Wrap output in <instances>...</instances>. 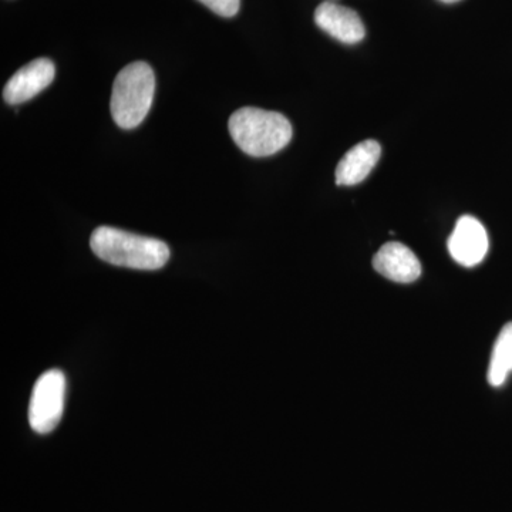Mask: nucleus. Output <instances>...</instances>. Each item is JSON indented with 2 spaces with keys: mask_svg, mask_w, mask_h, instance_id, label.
I'll return each mask as SVG.
<instances>
[{
  "mask_svg": "<svg viewBox=\"0 0 512 512\" xmlns=\"http://www.w3.org/2000/svg\"><path fill=\"white\" fill-rule=\"evenodd\" d=\"M66 376L53 369L43 373L33 387L29 404L30 427L39 434L52 433L63 416Z\"/></svg>",
  "mask_w": 512,
  "mask_h": 512,
  "instance_id": "4",
  "label": "nucleus"
},
{
  "mask_svg": "<svg viewBox=\"0 0 512 512\" xmlns=\"http://www.w3.org/2000/svg\"><path fill=\"white\" fill-rule=\"evenodd\" d=\"M55 64L49 59H36L18 70L3 90V97L9 104L25 103L42 93L55 79Z\"/></svg>",
  "mask_w": 512,
  "mask_h": 512,
  "instance_id": "6",
  "label": "nucleus"
},
{
  "mask_svg": "<svg viewBox=\"0 0 512 512\" xmlns=\"http://www.w3.org/2000/svg\"><path fill=\"white\" fill-rule=\"evenodd\" d=\"M440 2H443V3H457V2H460V0H440Z\"/></svg>",
  "mask_w": 512,
  "mask_h": 512,
  "instance_id": "12",
  "label": "nucleus"
},
{
  "mask_svg": "<svg viewBox=\"0 0 512 512\" xmlns=\"http://www.w3.org/2000/svg\"><path fill=\"white\" fill-rule=\"evenodd\" d=\"M487 229L477 218L464 215L457 221L453 234L448 238V252L457 264L473 268L484 261L488 254Z\"/></svg>",
  "mask_w": 512,
  "mask_h": 512,
  "instance_id": "5",
  "label": "nucleus"
},
{
  "mask_svg": "<svg viewBox=\"0 0 512 512\" xmlns=\"http://www.w3.org/2000/svg\"><path fill=\"white\" fill-rule=\"evenodd\" d=\"M373 266L380 275L399 284H412L421 275L419 258L400 242H389L377 251Z\"/></svg>",
  "mask_w": 512,
  "mask_h": 512,
  "instance_id": "8",
  "label": "nucleus"
},
{
  "mask_svg": "<svg viewBox=\"0 0 512 512\" xmlns=\"http://www.w3.org/2000/svg\"><path fill=\"white\" fill-rule=\"evenodd\" d=\"M90 247L104 262L140 271H157L170 259V248L160 239L113 227L97 228L90 238Z\"/></svg>",
  "mask_w": 512,
  "mask_h": 512,
  "instance_id": "1",
  "label": "nucleus"
},
{
  "mask_svg": "<svg viewBox=\"0 0 512 512\" xmlns=\"http://www.w3.org/2000/svg\"><path fill=\"white\" fill-rule=\"evenodd\" d=\"M208 9L222 18H232L237 15L241 0H200Z\"/></svg>",
  "mask_w": 512,
  "mask_h": 512,
  "instance_id": "11",
  "label": "nucleus"
},
{
  "mask_svg": "<svg viewBox=\"0 0 512 512\" xmlns=\"http://www.w3.org/2000/svg\"><path fill=\"white\" fill-rule=\"evenodd\" d=\"M382 147L375 140H366L350 148L336 167V184L356 185L365 181L379 163Z\"/></svg>",
  "mask_w": 512,
  "mask_h": 512,
  "instance_id": "9",
  "label": "nucleus"
},
{
  "mask_svg": "<svg viewBox=\"0 0 512 512\" xmlns=\"http://www.w3.org/2000/svg\"><path fill=\"white\" fill-rule=\"evenodd\" d=\"M512 373V322L507 323L495 340L491 355L488 382L493 387L503 386Z\"/></svg>",
  "mask_w": 512,
  "mask_h": 512,
  "instance_id": "10",
  "label": "nucleus"
},
{
  "mask_svg": "<svg viewBox=\"0 0 512 512\" xmlns=\"http://www.w3.org/2000/svg\"><path fill=\"white\" fill-rule=\"evenodd\" d=\"M156 77L150 64L136 62L124 67L113 84L111 116L117 126L131 130L143 123L153 106Z\"/></svg>",
  "mask_w": 512,
  "mask_h": 512,
  "instance_id": "3",
  "label": "nucleus"
},
{
  "mask_svg": "<svg viewBox=\"0 0 512 512\" xmlns=\"http://www.w3.org/2000/svg\"><path fill=\"white\" fill-rule=\"evenodd\" d=\"M232 140L251 157H269L284 150L292 140V124L276 111L244 107L228 123Z\"/></svg>",
  "mask_w": 512,
  "mask_h": 512,
  "instance_id": "2",
  "label": "nucleus"
},
{
  "mask_svg": "<svg viewBox=\"0 0 512 512\" xmlns=\"http://www.w3.org/2000/svg\"><path fill=\"white\" fill-rule=\"evenodd\" d=\"M315 22L323 32L346 45H355L365 39L366 29L362 19L355 10L345 6L322 3L316 9Z\"/></svg>",
  "mask_w": 512,
  "mask_h": 512,
  "instance_id": "7",
  "label": "nucleus"
}]
</instances>
